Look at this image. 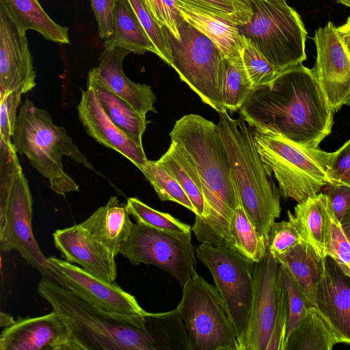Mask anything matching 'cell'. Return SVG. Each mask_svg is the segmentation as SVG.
<instances>
[{
    "label": "cell",
    "instance_id": "obj_1",
    "mask_svg": "<svg viewBox=\"0 0 350 350\" xmlns=\"http://www.w3.org/2000/svg\"><path fill=\"white\" fill-rule=\"evenodd\" d=\"M239 111L252 128L271 131L306 148H318L334 123V112L312 70L302 64L254 87Z\"/></svg>",
    "mask_w": 350,
    "mask_h": 350
},
{
    "label": "cell",
    "instance_id": "obj_2",
    "mask_svg": "<svg viewBox=\"0 0 350 350\" xmlns=\"http://www.w3.org/2000/svg\"><path fill=\"white\" fill-rule=\"evenodd\" d=\"M169 135L196 168L202 185L205 209L203 217L196 216L195 236L201 243L232 247L230 224L240 198L216 124L191 113L178 120Z\"/></svg>",
    "mask_w": 350,
    "mask_h": 350
},
{
    "label": "cell",
    "instance_id": "obj_3",
    "mask_svg": "<svg viewBox=\"0 0 350 350\" xmlns=\"http://www.w3.org/2000/svg\"><path fill=\"white\" fill-rule=\"evenodd\" d=\"M38 293L66 327L70 350H157L144 315L107 312L43 276Z\"/></svg>",
    "mask_w": 350,
    "mask_h": 350
},
{
    "label": "cell",
    "instance_id": "obj_4",
    "mask_svg": "<svg viewBox=\"0 0 350 350\" xmlns=\"http://www.w3.org/2000/svg\"><path fill=\"white\" fill-rule=\"evenodd\" d=\"M219 113L217 131L226 150L239 198L247 217L267 241L281 213L280 196L256 146L253 129L241 116Z\"/></svg>",
    "mask_w": 350,
    "mask_h": 350
},
{
    "label": "cell",
    "instance_id": "obj_5",
    "mask_svg": "<svg viewBox=\"0 0 350 350\" xmlns=\"http://www.w3.org/2000/svg\"><path fill=\"white\" fill-rule=\"evenodd\" d=\"M12 144L17 153L49 183L51 190L65 196L79 191V185L64 170V155L100 175L73 143L63 126L55 125L46 110L26 98L19 109Z\"/></svg>",
    "mask_w": 350,
    "mask_h": 350
},
{
    "label": "cell",
    "instance_id": "obj_6",
    "mask_svg": "<svg viewBox=\"0 0 350 350\" xmlns=\"http://www.w3.org/2000/svg\"><path fill=\"white\" fill-rule=\"evenodd\" d=\"M252 129L257 150L283 198L301 202L325 186L335 185L325 170L328 152L302 146L269 130Z\"/></svg>",
    "mask_w": 350,
    "mask_h": 350
},
{
    "label": "cell",
    "instance_id": "obj_7",
    "mask_svg": "<svg viewBox=\"0 0 350 350\" xmlns=\"http://www.w3.org/2000/svg\"><path fill=\"white\" fill-rule=\"evenodd\" d=\"M252 16L237 26L240 33L279 72L306 59L307 31L298 13L286 2L248 0Z\"/></svg>",
    "mask_w": 350,
    "mask_h": 350
},
{
    "label": "cell",
    "instance_id": "obj_8",
    "mask_svg": "<svg viewBox=\"0 0 350 350\" xmlns=\"http://www.w3.org/2000/svg\"><path fill=\"white\" fill-rule=\"evenodd\" d=\"M191 350H239L234 324L216 286L198 274L183 287L176 308Z\"/></svg>",
    "mask_w": 350,
    "mask_h": 350
},
{
    "label": "cell",
    "instance_id": "obj_9",
    "mask_svg": "<svg viewBox=\"0 0 350 350\" xmlns=\"http://www.w3.org/2000/svg\"><path fill=\"white\" fill-rule=\"evenodd\" d=\"M165 31L171 53L170 66L204 103L217 112L226 110L221 94L224 57L219 49L183 18L178 25L179 39L166 28Z\"/></svg>",
    "mask_w": 350,
    "mask_h": 350
},
{
    "label": "cell",
    "instance_id": "obj_10",
    "mask_svg": "<svg viewBox=\"0 0 350 350\" xmlns=\"http://www.w3.org/2000/svg\"><path fill=\"white\" fill-rule=\"evenodd\" d=\"M196 256L209 270L232 321L239 350L245 349L253 297L254 263L235 249L201 243Z\"/></svg>",
    "mask_w": 350,
    "mask_h": 350
},
{
    "label": "cell",
    "instance_id": "obj_11",
    "mask_svg": "<svg viewBox=\"0 0 350 350\" xmlns=\"http://www.w3.org/2000/svg\"><path fill=\"white\" fill-rule=\"evenodd\" d=\"M33 198L22 167L18 170L10 187L0 191V249L16 250L42 276L60 284L36 241L32 229Z\"/></svg>",
    "mask_w": 350,
    "mask_h": 350
},
{
    "label": "cell",
    "instance_id": "obj_12",
    "mask_svg": "<svg viewBox=\"0 0 350 350\" xmlns=\"http://www.w3.org/2000/svg\"><path fill=\"white\" fill-rule=\"evenodd\" d=\"M191 234H175L136 221L119 253L133 265H154L175 278L182 287L198 275Z\"/></svg>",
    "mask_w": 350,
    "mask_h": 350
},
{
    "label": "cell",
    "instance_id": "obj_13",
    "mask_svg": "<svg viewBox=\"0 0 350 350\" xmlns=\"http://www.w3.org/2000/svg\"><path fill=\"white\" fill-rule=\"evenodd\" d=\"M313 40L317 58L311 70L334 113L350 107V57L331 22L316 30Z\"/></svg>",
    "mask_w": 350,
    "mask_h": 350
},
{
    "label": "cell",
    "instance_id": "obj_14",
    "mask_svg": "<svg viewBox=\"0 0 350 350\" xmlns=\"http://www.w3.org/2000/svg\"><path fill=\"white\" fill-rule=\"evenodd\" d=\"M280 263L268 251L254 263L253 297L245 350H267L282 284Z\"/></svg>",
    "mask_w": 350,
    "mask_h": 350
},
{
    "label": "cell",
    "instance_id": "obj_15",
    "mask_svg": "<svg viewBox=\"0 0 350 350\" xmlns=\"http://www.w3.org/2000/svg\"><path fill=\"white\" fill-rule=\"evenodd\" d=\"M48 260L60 280V285L88 304L111 312L137 315L146 312L134 296L115 282L106 281L55 256Z\"/></svg>",
    "mask_w": 350,
    "mask_h": 350
},
{
    "label": "cell",
    "instance_id": "obj_16",
    "mask_svg": "<svg viewBox=\"0 0 350 350\" xmlns=\"http://www.w3.org/2000/svg\"><path fill=\"white\" fill-rule=\"evenodd\" d=\"M35 79L26 31L0 3V97L12 92L27 93L36 86Z\"/></svg>",
    "mask_w": 350,
    "mask_h": 350
},
{
    "label": "cell",
    "instance_id": "obj_17",
    "mask_svg": "<svg viewBox=\"0 0 350 350\" xmlns=\"http://www.w3.org/2000/svg\"><path fill=\"white\" fill-rule=\"evenodd\" d=\"M315 308L330 325L338 342L350 345V278L327 256L315 296Z\"/></svg>",
    "mask_w": 350,
    "mask_h": 350
},
{
    "label": "cell",
    "instance_id": "obj_18",
    "mask_svg": "<svg viewBox=\"0 0 350 350\" xmlns=\"http://www.w3.org/2000/svg\"><path fill=\"white\" fill-rule=\"evenodd\" d=\"M0 350H70L64 324L55 311L20 319L4 327Z\"/></svg>",
    "mask_w": 350,
    "mask_h": 350
},
{
    "label": "cell",
    "instance_id": "obj_19",
    "mask_svg": "<svg viewBox=\"0 0 350 350\" xmlns=\"http://www.w3.org/2000/svg\"><path fill=\"white\" fill-rule=\"evenodd\" d=\"M77 108L85 131L96 142L118 152L139 170L148 163L143 147L137 145L112 122L93 90H81Z\"/></svg>",
    "mask_w": 350,
    "mask_h": 350
},
{
    "label": "cell",
    "instance_id": "obj_20",
    "mask_svg": "<svg viewBox=\"0 0 350 350\" xmlns=\"http://www.w3.org/2000/svg\"><path fill=\"white\" fill-rule=\"evenodd\" d=\"M55 246L67 262L79 265L88 272L106 281L117 278V265L80 224L59 229L53 233Z\"/></svg>",
    "mask_w": 350,
    "mask_h": 350
},
{
    "label": "cell",
    "instance_id": "obj_21",
    "mask_svg": "<svg viewBox=\"0 0 350 350\" xmlns=\"http://www.w3.org/2000/svg\"><path fill=\"white\" fill-rule=\"evenodd\" d=\"M130 53L129 50L120 46L105 47L99 57L98 66L90 70L111 92L146 116L148 111L157 112L154 107L156 96L150 85L135 83L124 73L122 62Z\"/></svg>",
    "mask_w": 350,
    "mask_h": 350
},
{
    "label": "cell",
    "instance_id": "obj_22",
    "mask_svg": "<svg viewBox=\"0 0 350 350\" xmlns=\"http://www.w3.org/2000/svg\"><path fill=\"white\" fill-rule=\"evenodd\" d=\"M129 215L126 204L120 202L116 196H111L105 205L98 208L80 224L116 260L133 226Z\"/></svg>",
    "mask_w": 350,
    "mask_h": 350
},
{
    "label": "cell",
    "instance_id": "obj_23",
    "mask_svg": "<svg viewBox=\"0 0 350 350\" xmlns=\"http://www.w3.org/2000/svg\"><path fill=\"white\" fill-rule=\"evenodd\" d=\"M332 208L323 193L310 196L287 211L288 219L293 223L303 241L310 244L317 254L325 258L331 237Z\"/></svg>",
    "mask_w": 350,
    "mask_h": 350
},
{
    "label": "cell",
    "instance_id": "obj_24",
    "mask_svg": "<svg viewBox=\"0 0 350 350\" xmlns=\"http://www.w3.org/2000/svg\"><path fill=\"white\" fill-rule=\"evenodd\" d=\"M176 8L183 18L207 36L221 51L224 57L241 56L245 37L237 26L182 0Z\"/></svg>",
    "mask_w": 350,
    "mask_h": 350
},
{
    "label": "cell",
    "instance_id": "obj_25",
    "mask_svg": "<svg viewBox=\"0 0 350 350\" xmlns=\"http://www.w3.org/2000/svg\"><path fill=\"white\" fill-rule=\"evenodd\" d=\"M275 258L290 270L309 307H314L317 286L323 273L325 258L304 241Z\"/></svg>",
    "mask_w": 350,
    "mask_h": 350
},
{
    "label": "cell",
    "instance_id": "obj_26",
    "mask_svg": "<svg viewBox=\"0 0 350 350\" xmlns=\"http://www.w3.org/2000/svg\"><path fill=\"white\" fill-rule=\"evenodd\" d=\"M87 88L93 90L112 122L137 145L142 146V136L148 121L146 116L137 112L129 103L118 96L102 83L90 70L87 79Z\"/></svg>",
    "mask_w": 350,
    "mask_h": 350
},
{
    "label": "cell",
    "instance_id": "obj_27",
    "mask_svg": "<svg viewBox=\"0 0 350 350\" xmlns=\"http://www.w3.org/2000/svg\"><path fill=\"white\" fill-rule=\"evenodd\" d=\"M113 35L104 40L103 46H120L135 54H155V49L141 25L129 0H116Z\"/></svg>",
    "mask_w": 350,
    "mask_h": 350
},
{
    "label": "cell",
    "instance_id": "obj_28",
    "mask_svg": "<svg viewBox=\"0 0 350 350\" xmlns=\"http://www.w3.org/2000/svg\"><path fill=\"white\" fill-rule=\"evenodd\" d=\"M0 3L25 31L35 30L46 40L70 44L68 28L53 21L38 0H0Z\"/></svg>",
    "mask_w": 350,
    "mask_h": 350
},
{
    "label": "cell",
    "instance_id": "obj_29",
    "mask_svg": "<svg viewBox=\"0 0 350 350\" xmlns=\"http://www.w3.org/2000/svg\"><path fill=\"white\" fill-rule=\"evenodd\" d=\"M338 343L327 321L315 307H309L286 341L284 350H332Z\"/></svg>",
    "mask_w": 350,
    "mask_h": 350
},
{
    "label": "cell",
    "instance_id": "obj_30",
    "mask_svg": "<svg viewBox=\"0 0 350 350\" xmlns=\"http://www.w3.org/2000/svg\"><path fill=\"white\" fill-rule=\"evenodd\" d=\"M180 185L191 202L196 216L203 217L205 204L202 187L191 162L171 142L167 152L157 161Z\"/></svg>",
    "mask_w": 350,
    "mask_h": 350
},
{
    "label": "cell",
    "instance_id": "obj_31",
    "mask_svg": "<svg viewBox=\"0 0 350 350\" xmlns=\"http://www.w3.org/2000/svg\"><path fill=\"white\" fill-rule=\"evenodd\" d=\"M146 326L157 350H191L183 321L176 308L165 312H146Z\"/></svg>",
    "mask_w": 350,
    "mask_h": 350
},
{
    "label": "cell",
    "instance_id": "obj_32",
    "mask_svg": "<svg viewBox=\"0 0 350 350\" xmlns=\"http://www.w3.org/2000/svg\"><path fill=\"white\" fill-rule=\"evenodd\" d=\"M232 247L253 262H260L267 252V243L261 237L243 209L241 200L232 218Z\"/></svg>",
    "mask_w": 350,
    "mask_h": 350
},
{
    "label": "cell",
    "instance_id": "obj_33",
    "mask_svg": "<svg viewBox=\"0 0 350 350\" xmlns=\"http://www.w3.org/2000/svg\"><path fill=\"white\" fill-rule=\"evenodd\" d=\"M254 88L241 56L224 57L222 62L221 94L226 110L237 111Z\"/></svg>",
    "mask_w": 350,
    "mask_h": 350
},
{
    "label": "cell",
    "instance_id": "obj_34",
    "mask_svg": "<svg viewBox=\"0 0 350 350\" xmlns=\"http://www.w3.org/2000/svg\"><path fill=\"white\" fill-rule=\"evenodd\" d=\"M139 170L161 200L176 202L196 213L191 202L180 185L157 161L148 160V163Z\"/></svg>",
    "mask_w": 350,
    "mask_h": 350
},
{
    "label": "cell",
    "instance_id": "obj_35",
    "mask_svg": "<svg viewBox=\"0 0 350 350\" xmlns=\"http://www.w3.org/2000/svg\"><path fill=\"white\" fill-rule=\"evenodd\" d=\"M126 206L136 221L145 226L175 234L191 233L192 228L189 225L181 222L168 213L151 208L137 198H129Z\"/></svg>",
    "mask_w": 350,
    "mask_h": 350
},
{
    "label": "cell",
    "instance_id": "obj_36",
    "mask_svg": "<svg viewBox=\"0 0 350 350\" xmlns=\"http://www.w3.org/2000/svg\"><path fill=\"white\" fill-rule=\"evenodd\" d=\"M239 26L249 22L252 9L248 0H182Z\"/></svg>",
    "mask_w": 350,
    "mask_h": 350
},
{
    "label": "cell",
    "instance_id": "obj_37",
    "mask_svg": "<svg viewBox=\"0 0 350 350\" xmlns=\"http://www.w3.org/2000/svg\"><path fill=\"white\" fill-rule=\"evenodd\" d=\"M141 25L152 42L155 54L169 66L171 53L165 28L154 19L144 0H129Z\"/></svg>",
    "mask_w": 350,
    "mask_h": 350
},
{
    "label": "cell",
    "instance_id": "obj_38",
    "mask_svg": "<svg viewBox=\"0 0 350 350\" xmlns=\"http://www.w3.org/2000/svg\"><path fill=\"white\" fill-rule=\"evenodd\" d=\"M241 57L246 73L254 88L272 81L280 72L245 38Z\"/></svg>",
    "mask_w": 350,
    "mask_h": 350
},
{
    "label": "cell",
    "instance_id": "obj_39",
    "mask_svg": "<svg viewBox=\"0 0 350 350\" xmlns=\"http://www.w3.org/2000/svg\"><path fill=\"white\" fill-rule=\"evenodd\" d=\"M280 267L282 279L287 292L288 301L286 345L288 336L306 314L309 306L290 270L282 264H280Z\"/></svg>",
    "mask_w": 350,
    "mask_h": 350
},
{
    "label": "cell",
    "instance_id": "obj_40",
    "mask_svg": "<svg viewBox=\"0 0 350 350\" xmlns=\"http://www.w3.org/2000/svg\"><path fill=\"white\" fill-rule=\"evenodd\" d=\"M302 240L292 221L274 222L270 229L267 241V251L273 256L282 255Z\"/></svg>",
    "mask_w": 350,
    "mask_h": 350
},
{
    "label": "cell",
    "instance_id": "obj_41",
    "mask_svg": "<svg viewBox=\"0 0 350 350\" xmlns=\"http://www.w3.org/2000/svg\"><path fill=\"white\" fill-rule=\"evenodd\" d=\"M327 256L332 257L342 272L350 278V239L334 216L333 210L331 215V237Z\"/></svg>",
    "mask_w": 350,
    "mask_h": 350
},
{
    "label": "cell",
    "instance_id": "obj_42",
    "mask_svg": "<svg viewBox=\"0 0 350 350\" xmlns=\"http://www.w3.org/2000/svg\"><path fill=\"white\" fill-rule=\"evenodd\" d=\"M157 22L179 39L178 25L183 18L176 0H144Z\"/></svg>",
    "mask_w": 350,
    "mask_h": 350
},
{
    "label": "cell",
    "instance_id": "obj_43",
    "mask_svg": "<svg viewBox=\"0 0 350 350\" xmlns=\"http://www.w3.org/2000/svg\"><path fill=\"white\" fill-rule=\"evenodd\" d=\"M325 170L335 185L350 186V139L336 151L328 152Z\"/></svg>",
    "mask_w": 350,
    "mask_h": 350
},
{
    "label": "cell",
    "instance_id": "obj_44",
    "mask_svg": "<svg viewBox=\"0 0 350 350\" xmlns=\"http://www.w3.org/2000/svg\"><path fill=\"white\" fill-rule=\"evenodd\" d=\"M22 93L12 92L0 97V139L12 143L17 109L21 103Z\"/></svg>",
    "mask_w": 350,
    "mask_h": 350
},
{
    "label": "cell",
    "instance_id": "obj_45",
    "mask_svg": "<svg viewBox=\"0 0 350 350\" xmlns=\"http://www.w3.org/2000/svg\"><path fill=\"white\" fill-rule=\"evenodd\" d=\"M288 317V295L283 282H282L279 291L277 313L267 350H284Z\"/></svg>",
    "mask_w": 350,
    "mask_h": 350
},
{
    "label": "cell",
    "instance_id": "obj_46",
    "mask_svg": "<svg viewBox=\"0 0 350 350\" xmlns=\"http://www.w3.org/2000/svg\"><path fill=\"white\" fill-rule=\"evenodd\" d=\"M100 38L110 39L113 35V10L116 0H90Z\"/></svg>",
    "mask_w": 350,
    "mask_h": 350
},
{
    "label": "cell",
    "instance_id": "obj_47",
    "mask_svg": "<svg viewBox=\"0 0 350 350\" xmlns=\"http://www.w3.org/2000/svg\"><path fill=\"white\" fill-rule=\"evenodd\" d=\"M323 193L328 198L333 213L338 221H341L350 208V186L346 185H327Z\"/></svg>",
    "mask_w": 350,
    "mask_h": 350
},
{
    "label": "cell",
    "instance_id": "obj_48",
    "mask_svg": "<svg viewBox=\"0 0 350 350\" xmlns=\"http://www.w3.org/2000/svg\"><path fill=\"white\" fill-rule=\"evenodd\" d=\"M336 30L350 57V17L343 25L336 27Z\"/></svg>",
    "mask_w": 350,
    "mask_h": 350
},
{
    "label": "cell",
    "instance_id": "obj_49",
    "mask_svg": "<svg viewBox=\"0 0 350 350\" xmlns=\"http://www.w3.org/2000/svg\"><path fill=\"white\" fill-rule=\"evenodd\" d=\"M342 228L347 237L350 239V208L346 212L340 221Z\"/></svg>",
    "mask_w": 350,
    "mask_h": 350
},
{
    "label": "cell",
    "instance_id": "obj_50",
    "mask_svg": "<svg viewBox=\"0 0 350 350\" xmlns=\"http://www.w3.org/2000/svg\"><path fill=\"white\" fill-rule=\"evenodd\" d=\"M0 319L1 327H9L16 322V321L10 314L3 312H1Z\"/></svg>",
    "mask_w": 350,
    "mask_h": 350
},
{
    "label": "cell",
    "instance_id": "obj_51",
    "mask_svg": "<svg viewBox=\"0 0 350 350\" xmlns=\"http://www.w3.org/2000/svg\"><path fill=\"white\" fill-rule=\"evenodd\" d=\"M338 3H342L350 8V0H336Z\"/></svg>",
    "mask_w": 350,
    "mask_h": 350
},
{
    "label": "cell",
    "instance_id": "obj_52",
    "mask_svg": "<svg viewBox=\"0 0 350 350\" xmlns=\"http://www.w3.org/2000/svg\"><path fill=\"white\" fill-rule=\"evenodd\" d=\"M278 1L286 2V0H278Z\"/></svg>",
    "mask_w": 350,
    "mask_h": 350
}]
</instances>
